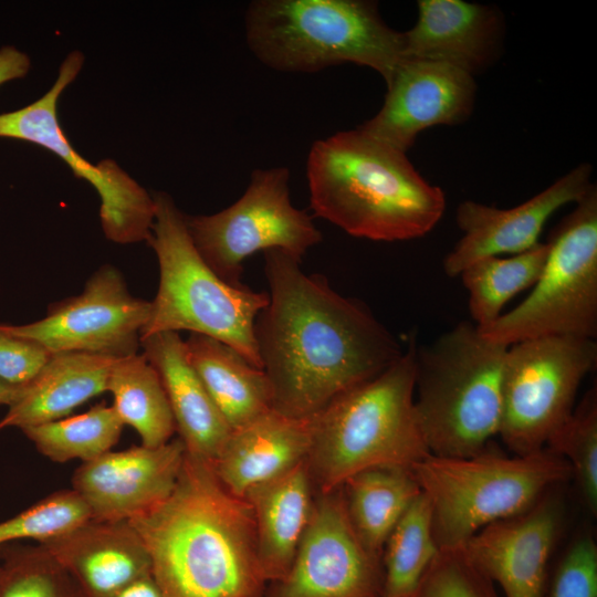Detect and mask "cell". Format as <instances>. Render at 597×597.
<instances>
[{"mask_svg": "<svg viewBox=\"0 0 597 597\" xmlns=\"http://www.w3.org/2000/svg\"><path fill=\"white\" fill-rule=\"evenodd\" d=\"M269 303L254 324L273 409L312 418L334 398L379 375L401 355L395 337L357 300L334 291L301 260L264 252Z\"/></svg>", "mask_w": 597, "mask_h": 597, "instance_id": "cell-1", "label": "cell"}, {"mask_svg": "<svg viewBox=\"0 0 597 597\" xmlns=\"http://www.w3.org/2000/svg\"><path fill=\"white\" fill-rule=\"evenodd\" d=\"M129 523L165 597H264L252 509L211 462L186 451L170 495Z\"/></svg>", "mask_w": 597, "mask_h": 597, "instance_id": "cell-2", "label": "cell"}, {"mask_svg": "<svg viewBox=\"0 0 597 597\" xmlns=\"http://www.w3.org/2000/svg\"><path fill=\"white\" fill-rule=\"evenodd\" d=\"M306 178L314 214L357 238L422 237L446 208L443 191L419 175L405 151L359 127L316 140Z\"/></svg>", "mask_w": 597, "mask_h": 597, "instance_id": "cell-3", "label": "cell"}, {"mask_svg": "<svg viewBox=\"0 0 597 597\" xmlns=\"http://www.w3.org/2000/svg\"><path fill=\"white\" fill-rule=\"evenodd\" d=\"M416 348L312 417L306 459L316 493L370 468L413 464L430 454L415 408Z\"/></svg>", "mask_w": 597, "mask_h": 597, "instance_id": "cell-4", "label": "cell"}, {"mask_svg": "<svg viewBox=\"0 0 597 597\" xmlns=\"http://www.w3.org/2000/svg\"><path fill=\"white\" fill-rule=\"evenodd\" d=\"M245 41L264 65L283 72H317L355 63L386 84L406 60L404 33L364 0H255L245 12Z\"/></svg>", "mask_w": 597, "mask_h": 597, "instance_id": "cell-5", "label": "cell"}, {"mask_svg": "<svg viewBox=\"0 0 597 597\" xmlns=\"http://www.w3.org/2000/svg\"><path fill=\"white\" fill-rule=\"evenodd\" d=\"M507 348L461 322L416 349L415 408L431 454L475 455L499 434Z\"/></svg>", "mask_w": 597, "mask_h": 597, "instance_id": "cell-6", "label": "cell"}, {"mask_svg": "<svg viewBox=\"0 0 597 597\" xmlns=\"http://www.w3.org/2000/svg\"><path fill=\"white\" fill-rule=\"evenodd\" d=\"M155 219L147 243L159 265V284L142 338L163 332L188 331L218 339L262 368L254 335L268 292L223 281L196 249L186 214L164 191L153 195ZM140 338V339H142Z\"/></svg>", "mask_w": 597, "mask_h": 597, "instance_id": "cell-7", "label": "cell"}, {"mask_svg": "<svg viewBox=\"0 0 597 597\" xmlns=\"http://www.w3.org/2000/svg\"><path fill=\"white\" fill-rule=\"evenodd\" d=\"M428 498L440 549L457 548L483 527L523 514L572 471L547 449L507 457L490 446L465 458L429 454L412 465Z\"/></svg>", "mask_w": 597, "mask_h": 597, "instance_id": "cell-8", "label": "cell"}, {"mask_svg": "<svg viewBox=\"0 0 597 597\" xmlns=\"http://www.w3.org/2000/svg\"><path fill=\"white\" fill-rule=\"evenodd\" d=\"M540 277L512 311L479 331L511 346L546 337L597 335V190L593 185L552 232Z\"/></svg>", "mask_w": 597, "mask_h": 597, "instance_id": "cell-9", "label": "cell"}, {"mask_svg": "<svg viewBox=\"0 0 597 597\" xmlns=\"http://www.w3.org/2000/svg\"><path fill=\"white\" fill-rule=\"evenodd\" d=\"M190 238L205 262L223 281L241 282L243 262L262 251L302 256L322 241L306 211L293 206L286 167L255 169L243 195L209 216H186Z\"/></svg>", "mask_w": 597, "mask_h": 597, "instance_id": "cell-10", "label": "cell"}, {"mask_svg": "<svg viewBox=\"0 0 597 597\" xmlns=\"http://www.w3.org/2000/svg\"><path fill=\"white\" fill-rule=\"evenodd\" d=\"M596 362L597 344L588 338L546 336L509 346L499 436L514 455L545 449Z\"/></svg>", "mask_w": 597, "mask_h": 597, "instance_id": "cell-11", "label": "cell"}, {"mask_svg": "<svg viewBox=\"0 0 597 597\" xmlns=\"http://www.w3.org/2000/svg\"><path fill=\"white\" fill-rule=\"evenodd\" d=\"M84 63L81 51L70 52L59 67L51 88L33 103L0 114V138L29 142L53 151L73 174L90 182L101 199L100 219L105 237L119 244L149 239L155 200L114 160L92 164L67 139L57 116L63 91L76 78Z\"/></svg>", "mask_w": 597, "mask_h": 597, "instance_id": "cell-12", "label": "cell"}, {"mask_svg": "<svg viewBox=\"0 0 597 597\" xmlns=\"http://www.w3.org/2000/svg\"><path fill=\"white\" fill-rule=\"evenodd\" d=\"M150 301L133 295L122 272L104 264L75 296L51 304L44 317L0 329L36 342L49 353H87L121 358L137 354Z\"/></svg>", "mask_w": 597, "mask_h": 597, "instance_id": "cell-13", "label": "cell"}, {"mask_svg": "<svg viewBox=\"0 0 597 597\" xmlns=\"http://www.w3.org/2000/svg\"><path fill=\"white\" fill-rule=\"evenodd\" d=\"M381 558L359 540L342 486L314 499L291 567L264 597H381Z\"/></svg>", "mask_w": 597, "mask_h": 597, "instance_id": "cell-14", "label": "cell"}, {"mask_svg": "<svg viewBox=\"0 0 597 597\" xmlns=\"http://www.w3.org/2000/svg\"><path fill=\"white\" fill-rule=\"evenodd\" d=\"M185 454L179 437L158 447L111 450L74 471L72 490L84 501L92 520L130 521L170 495Z\"/></svg>", "mask_w": 597, "mask_h": 597, "instance_id": "cell-15", "label": "cell"}, {"mask_svg": "<svg viewBox=\"0 0 597 597\" xmlns=\"http://www.w3.org/2000/svg\"><path fill=\"white\" fill-rule=\"evenodd\" d=\"M474 96L469 72L444 62L406 59L387 84L383 106L359 128L407 153L421 130L465 121Z\"/></svg>", "mask_w": 597, "mask_h": 597, "instance_id": "cell-16", "label": "cell"}, {"mask_svg": "<svg viewBox=\"0 0 597 597\" xmlns=\"http://www.w3.org/2000/svg\"><path fill=\"white\" fill-rule=\"evenodd\" d=\"M591 167L582 164L545 190L510 209L472 200L460 203L457 222L463 237L443 260L449 276H459L470 264L489 256L519 254L538 243L548 218L561 207L579 201L589 188Z\"/></svg>", "mask_w": 597, "mask_h": 597, "instance_id": "cell-17", "label": "cell"}, {"mask_svg": "<svg viewBox=\"0 0 597 597\" xmlns=\"http://www.w3.org/2000/svg\"><path fill=\"white\" fill-rule=\"evenodd\" d=\"M559 525V505L547 493L528 511L483 527L459 548L505 597H545Z\"/></svg>", "mask_w": 597, "mask_h": 597, "instance_id": "cell-18", "label": "cell"}, {"mask_svg": "<svg viewBox=\"0 0 597 597\" xmlns=\"http://www.w3.org/2000/svg\"><path fill=\"white\" fill-rule=\"evenodd\" d=\"M39 544L66 569L83 597H112L151 575L147 548L129 521L90 519Z\"/></svg>", "mask_w": 597, "mask_h": 597, "instance_id": "cell-19", "label": "cell"}, {"mask_svg": "<svg viewBox=\"0 0 597 597\" xmlns=\"http://www.w3.org/2000/svg\"><path fill=\"white\" fill-rule=\"evenodd\" d=\"M312 444V418H295L275 409L232 430L212 462L223 486L244 493L306 461Z\"/></svg>", "mask_w": 597, "mask_h": 597, "instance_id": "cell-20", "label": "cell"}, {"mask_svg": "<svg viewBox=\"0 0 597 597\" xmlns=\"http://www.w3.org/2000/svg\"><path fill=\"white\" fill-rule=\"evenodd\" d=\"M404 33L405 57L452 64L470 74L494 56L501 21L494 9L462 0H420Z\"/></svg>", "mask_w": 597, "mask_h": 597, "instance_id": "cell-21", "label": "cell"}, {"mask_svg": "<svg viewBox=\"0 0 597 597\" xmlns=\"http://www.w3.org/2000/svg\"><path fill=\"white\" fill-rule=\"evenodd\" d=\"M140 348L160 376L186 451L212 463L232 430L192 367L185 341L163 332L142 338Z\"/></svg>", "mask_w": 597, "mask_h": 597, "instance_id": "cell-22", "label": "cell"}, {"mask_svg": "<svg viewBox=\"0 0 597 597\" xmlns=\"http://www.w3.org/2000/svg\"><path fill=\"white\" fill-rule=\"evenodd\" d=\"M314 491L303 461L244 493L253 512L258 559L266 583L287 574L310 522Z\"/></svg>", "mask_w": 597, "mask_h": 597, "instance_id": "cell-23", "label": "cell"}, {"mask_svg": "<svg viewBox=\"0 0 597 597\" xmlns=\"http://www.w3.org/2000/svg\"><path fill=\"white\" fill-rule=\"evenodd\" d=\"M116 358L87 353L53 354L41 371L22 387L0 420V431L67 417L75 408L106 391Z\"/></svg>", "mask_w": 597, "mask_h": 597, "instance_id": "cell-24", "label": "cell"}, {"mask_svg": "<svg viewBox=\"0 0 597 597\" xmlns=\"http://www.w3.org/2000/svg\"><path fill=\"white\" fill-rule=\"evenodd\" d=\"M185 344L192 367L231 430L273 409L272 386L262 368L206 335L190 334Z\"/></svg>", "mask_w": 597, "mask_h": 597, "instance_id": "cell-25", "label": "cell"}, {"mask_svg": "<svg viewBox=\"0 0 597 597\" xmlns=\"http://www.w3.org/2000/svg\"><path fill=\"white\" fill-rule=\"evenodd\" d=\"M342 490L355 532L380 558L390 532L421 492L411 469L401 467L363 470L348 478Z\"/></svg>", "mask_w": 597, "mask_h": 597, "instance_id": "cell-26", "label": "cell"}, {"mask_svg": "<svg viewBox=\"0 0 597 597\" xmlns=\"http://www.w3.org/2000/svg\"><path fill=\"white\" fill-rule=\"evenodd\" d=\"M106 391L124 426L136 430L143 446L158 447L171 440L176 425L163 381L142 353L116 358Z\"/></svg>", "mask_w": 597, "mask_h": 597, "instance_id": "cell-27", "label": "cell"}, {"mask_svg": "<svg viewBox=\"0 0 597 597\" xmlns=\"http://www.w3.org/2000/svg\"><path fill=\"white\" fill-rule=\"evenodd\" d=\"M548 252L547 243L509 258L481 259L461 272L468 291L469 311L478 328H485L501 315L516 294L536 283Z\"/></svg>", "mask_w": 597, "mask_h": 597, "instance_id": "cell-28", "label": "cell"}, {"mask_svg": "<svg viewBox=\"0 0 597 597\" xmlns=\"http://www.w3.org/2000/svg\"><path fill=\"white\" fill-rule=\"evenodd\" d=\"M439 551L431 506L428 498L420 492L385 542L381 597H401L410 593Z\"/></svg>", "mask_w": 597, "mask_h": 597, "instance_id": "cell-29", "label": "cell"}, {"mask_svg": "<svg viewBox=\"0 0 597 597\" xmlns=\"http://www.w3.org/2000/svg\"><path fill=\"white\" fill-rule=\"evenodd\" d=\"M124 423L113 406L97 404L81 415L22 429L36 450L63 463L74 459L91 461L118 442Z\"/></svg>", "mask_w": 597, "mask_h": 597, "instance_id": "cell-30", "label": "cell"}, {"mask_svg": "<svg viewBox=\"0 0 597 597\" xmlns=\"http://www.w3.org/2000/svg\"><path fill=\"white\" fill-rule=\"evenodd\" d=\"M0 597H83L66 569L41 544L0 547Z\"/></svg>", "mask_w": 597, "mask_h": 597, "instance_id": "cell-31", "label": "cell"}, {"mask_svg": "<svg viewBox=\"0 0 597 597\" xmlns=\"http://www.w3.org/2000/svg\"><path fill=\"white\" fill-rule=\"evenodd\" d=\"M545 449L568 463L580 496L591 514L597 512V394L590 389Z\"/></svg>", "mask_w": 597, "mask_h": 597, "instance_id": "cell-32", "label": "cell"}, {"mask_svg": "<svg viewBox=\"0 0 597 597\" xmlns=\"http://www.w3.org/2000/svg\"><path fill=\"white\" fill-rule=\"evenodd\" d=\"M90 511L72 489L54 492L0 522V547L20 540L42 543L90 520Z\"/></svg>", "mask_w": 597, "mask_h": 597, "instance_id": "cell-33", "label": "cell"}, {"mask_svg": "<svg viewBox=\"0 0 597 597\" xmlns=\"http://www.w3.org/2000/svg\"><path fill=\"white\" fill-rule=\"evenodd\" d=\"M401 597H498L494 584L457 548L440 549L417 586Z\"/></svg>", "mask_w": 597, "mask_h": 597, "instance_id": "cell-34", "label": "cell"}, {"mask_svg": "<svg viewBox=\"0 0 597 597\" xmlns=\"http://www.w3.org/2000/svg\"><path fill=\"white\" fill-rule=\"evenodd\" d=\"M545 597H597V545L584 534L558 563Z\"/></svg>", "mask_w": 597, "mask_h": 597, "instance_id": "cell-35", "label": "cell"}, {"mask_svg": "<svg viewBox=\"0 0 597 597\" xmlns=\"http://www.w3.org/2000/svg\"><path fill=\"white\" fill-rule=\"evenodd\" d=\"M51 356L36 342L0 329V380L24 386L41 371Z\"/></svg>", "mask_w": 597, "mask_h": 597, "instance_id": "cell-36", "label": "cell"}, {"mask_svg": "<svg viewBox=\"0 0 597 597\" xmlns=\"http://www.w3.org/2000/svg\"><path fill=\"white\" fill-rule=\"evenodd\" d=\"M31 67L27 53L13 45L0 48V86L12 80L24 77Z\"/></svg>", "mask_w": 597, "mask_h": 597, "instance_id": "cell-37", "label": "cell"}, {"mask_svg": "<svg viewBox=\"0 0 597 597\" xmlns=\"http://www.w3.org/2000/svg\"><path fill=\"white\" fill-rule=\"evenodd\" d=\"M112 597H165L151 575L144 576L125 586Z\"/></svg>", "mask_w": 597, "mask_h": 597, "instance_id": "cell-38", "label": "cell"}, {"mask_svg": "<svg viewBox=\"0 0 597 597\" xmlns=\"http://www.w3.org/2000/svg\"><path fill=\"white\" fill-rule=\"evenodd\" d=\"M22 387L12 386L0 380V406H11L19 398Z\"/></svg>", "mask_w": 597, "mask_h": 597, "instance_id": "cell-39", "label": "cell"}]
</instances>
